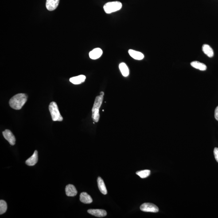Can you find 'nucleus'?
Listing matches in <instances>:
<instances>
[{
  "instance_id": "20",
  "label": "nucleus",
  "mask_w": 218,
  "mask_h": 218,
  "mask_svg": "<svg viewBox=\"0 0 218 218\" xmlns=\"http://www.w3.org/2000/svg\"><path fill=\"white\" fill-rule=\"evenodd\" d=\"M7 209V204L3 200L0 201V215H2L6 212Z\"/></svg>"
},
{
  "instance_id": "11",
  "label": "nucleus",
  "mask_w": 218,
  "mask_h": 218,
  "mask_svg": "<svg viewBox=\"0 0 218 218\" xmlns=\"http://www.w3.org/2000/svg\"><path fill=\"white\" fill-rule=\"evenodd\" d=\"M38 161L37 151H35L33 154L25 161V164L29 166H33L37 163Z\"/></svg>"
},
{
  "instance_id": "12",
  "label": "nucleus",
  "mask_w": 218,
  "mask_h": 218,
  "mask_svg": "<svg viewBox=\"0 0 218 218\" xmlns=\"http://www.w3.org/2000/svg\"><path fill=\"white\" fill-rule=\"evenodd\" d=\"M80 201L84 204H91L93 202V199L91 196L86 192H82L80 196Z\"/></svg>"
},
{
  "instance_id": "3",
  "label": "nucleus",
  "mask_w": 218,
  "mask_h": 218,
  "mask_svg": "<svg viewBox=\"0 0 218 218\" xmlns=\"http://www.w3.org/2000/svg\"><path fill=\"white\" fill-rule=\"evenodd\" d=\"M49 110L54 121H62L63 118L61 115L58 107L55 102H51L49 106Z\"/></svg>"
},
{
  "instance_id": "8",
  "label": "nucleus",
  "mask_w": 218,
  "mask_h": 218,
  "mask_svg": "<svg viewBox=\"0 0 218 218\" xmlns=\"http://www.w3.org/2000/svg\"><path fill=\"white\" fill-rule=\"evenodd\" d=\"M60 0H47L46 7L49 11L55 10L58 6Z\"/></svg>"
},
{
  "instance_id": "5",
  "label": "nucleus",
  "mask_w": 218,
  "mask_h": 218,
  "mask_svg": "<svg viewBox=\"0 0 218 218\" xmlns=\"http://www.w3.org/2000/svg\"><path fill=\"white\" fill-rule=\"evenodd\" d=\"M141 211L145 212H157L159 211V208L155 204L150 203H145L141 206Z\"/></svg>"
},
{
  "instance_id": "21",
  "label": "nucleus",
  "mask_w": 218,
  "mask_h": 218,
  "mask_svg": "<svg viewBox=\"0 0 218 218\" xmlns=\"http://www.w3.org/2000/svg\"><path fill=\"white\" fill-rule=\"evenodd\" d=\"M214 154L215 156V159L218 162V148H215L214 149Z\"/></svg>"
},
{
  "instance_id": "1",
  "label": "nucleus",
  "mask_w": 218,
  "mask_h": 218,
  "mask_svg": "<svg viewBox=\"0 0 218 218\" xmlns=\"http://www.w3.org/2000/svg\"><path fill=\"white\" fill-rule=\"evenodd\" d=\"M28 96L26 94L19 93L12 97L9 102V104L11 108L16 110H19L26 103Z\"/></svg>"
},
{
  "instance_id": "10",
  "label": "nucleus",
  "mask_w": 218,
  "mask_h": 218,
  "mask_svg": "<svg viewBox=\"0 0 218 218\" xmlns=\"http://www.w3.org/2000/svg\"><path fill=\"white\" fill-rule=\"evenodd\" d=\"M66 194L68 196L74 197L77 194V191L75 186L71 184H69L66 187Z\"/></svg>"
},
{
  "instance_id": "7",
  "label": "nucleus",
  "mask_w": 218,
  "mask_h": 218,
  "mask_svg": "<svg viewBox=\"0 0 218 218\" xmlns=\"http://www.w3.org/2000/svg\"><path fill=\"white\" fill-rule=\"evenodd\" d=\"M88 212L91 215L98 217H103L107 215V212L102 209H89Z\"/></svg>"
},
{
  "instance_id": "14",
  "label": "nucleus",
  "mask_w": 218,
  "mask_h": 218,
  "mask_svg": "<svg viewBox=\"0 0 218 218\" xmlns=\"http://www.w3.org/2000/svg\"><path fill=\"white\" fill-rule=\"evenodd\" d=\"M86 76L83 75L73 77L70 79V82L74 84H79L84 82Z\"/></svg>"
},
{
  "instance_id": "17",
  "label": "nucleus",
  "mask_w": 218,
  "mask_h": 218,
  "mask_svg": "<svg viewBox=\"0 0 218 218\" xmlns=\"http://www.w3.org/2000/svg\"><path fill=\"white\" fill-rule=\"evenodd\" d=\"M191 65L194 68L201 71H205L207 69L205 64L198 61H194L191 63Z\"/></svg>"
},
{
  "instance_id": "18",
  "label": "nucleus",
  "mask_w": 218,
  "mask_h": 218,
  "mask_svg": "<svg viewBox=\"0 0 218 218\" xmlns=\"http://www.w3.org/2000/svg\"><path fill=\"white\" fill-rule=\"evenodd\" d=\"M119 69L121 73L125 77L129 76V72L128 67L124 63H120L119 65Z\"/></svg>"
},
{
  "instance_id": "4",
  "label": "nucleus",
  "mask_w": 218,
  "mask_h": 218,
  "mask_svg": "<svg viewBox=\"0 0 218 218\" xmlns=\"http://www.w3.org/2000/svg\"><path fill=\"white\" fill-rule=\"evenodd\" d=\"M122 7V4L119 1H114L106 3L103 6V9L105 12L107 14H110L113 12L120 10Z\"/></svg>"
},
{
  "instance_id": "15",
  "label": "nucleus",
  "mask_w": 218,
  "mask_h": 218,
  "mask_svg": "<svg viewBox=\"0 0 218 218\" xmlns=\"http://www.w3.org/2000/svg\"><path fill=\"white\" fill-rule=\"evenodd\" d=\"M97 181H98V188H99L101 193L104 195L107 194V190L106 189L104 181L102 179V178L98 177Z\"/></svg>"
},
{
  "instance_id": "22",
  "label": "nucleus",
  "mask_w": 218,
  "mask_h": 218,
  "mask_svg": "<svg viewBox=\"0 0 218 218\" xmlns=\"http://www.w3.org/2000/svg\"><path fill=\"white\" fill-rule=\"evenodd\" d=\"M215 119L218 121V106L215 109Z\"/></svg>"
},
{
  "instance_id": "2",
  "label": "nucleus",
  "mask_w": 218,
  "mask_h": 218,
  "mask_svg": "<svg viewBox=\"0 0 218 218\" xmlns=\"http://www.w3.org/2000/svg\"><path fill=\"white\" fill-rule=\"evenodd\" d=\"M104 95V92L103 91L101 92L100 95L96 97L94 102L92 110V118L93 120L95 122H98L100 118L99 109L102 104Z\"/></svg>"
},
{
  "instance_id": "13",
  "label": "nucleus",
  "mask_w": 218,
  "mask_h": 218,
  "mask_svg": "<svg viewBox=\"0 0 218 218\" xmlns=\"http://www.w3.org/2000/svg\"><path fill=\"white\" fill-rule=\"evenodd\" d=\"M129 53L130 56L135 60H142L144 57V56L143 54L141 53V52L134 50H129Z\"/></svg>"
},
{
  "instance_id": "19",
  "label": "nucleus",
  "mask_w": 218,
  "mask_h": 218,
  "mask_svg": "<svg viewBox=\"0 0 218 218\" xmlns=\"http://www.w3.org/2000/svg\"><path fill=\"white\" fill-rule=\"evenodd\" d=\"M151 173L150 170H145L139 171L136 172V174L139 176L141 178H145L148 177Z\"/></svg>"
},
{
  "instance_id": "9",
  "label": "nucleus",
  "mask_w": 218,
  "mask_h": 218,
  "mask_svg": "<svg viewBox=\"0 0 218 218\" xmlns=\"http://www.w3.org/2000/svg\"><path fill=\"white\" fill-rule=\"evenodd\" d=\"M103 51L100 48H97L93 49L89 53V56L90 58L92 60H97L102 56Z\"/></svg>"
},
{
  "instance_id": "16",
  "label": "nucleus",
  "mask_w": 218,
  "mask_h": 218,
  "mask_svg": "<svg viewBox=\"0 0 218 218\" xmlns=\"http://www.w3.org/2000/svg\"><path fill=\"white\" fill-rule=\"evenodd\" d=\"M203 52L209 57H212L214 56V52L212 48L209 45L204 44L202 48Z\"/></svg>"
},
{
  "instance_id": "6",
  "label": "nucleus",
  "mask_w": 218,
  "mask_h": 218,
  "mask_svg": "<svg viewBox=\"0 0 218 218\" xmlns=\"http://www.w3.org/2000/svg\"><path fill=\"white\" fill-rule=\"evenodd\" d=\"M4 138L6 139L10 144L11 145H14L16 143V138L13 133L10 130H5L2 132Z\"/></svg>"
}]
</instances>
